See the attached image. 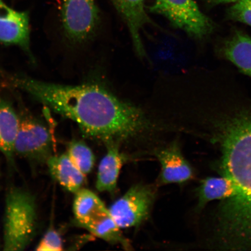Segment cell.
<instances>
[{
  "label": "cell",
  "mask_w": 251,
  "mask_h": 251,
  "mask_svg": "<svg viewBox=\"0 0 251 251\" xmlns=\"http://www.w3.org/2000/svg\"><path fill=\"white\" fill-rule=\"evenodd\" d=\"M224 51L229 61L251 77V37L237 31L225 43Z\"/></svg>",
  "instance_id": "obj_16"
},
{
  "label": "cell",
  "mask_w": 251,
  "mask_h": 251,
  "mask_svg": "<svg viewBox=\"0 0 251 251\" xmlns=\"http://www.w3.org/2000/svg\"><path fill=\"white\" fill-rule=\"evenodd\" d=\"M149 9L195 38H202L212 30L211 21L194 0H152Z\"/></svg>",
  "instance_id": "obj_4"
},
{
  "label": "cell",
  "mask_w": 251,
  "mask_h": 251,
  "mask_svg": "<svg viewBox=\"0 0 251 251\" xmlns=\"http://www.w3.org/2000/svg\"><path fill=\"white\" fill-rule=\"evenodd\" d=\"M228 14L233 20L251 26V0H239L229 9Z\"/></svg>",
  "instance_id": "obj_20"
},
{
  "label": "cell",
  "mask_w": 251,
  "mask_h": 251,
  "mask_svg": "<svg viewBox=\"0 0 251 251\" xmlns=\"http://www.w3.org/2000/svg\"><path fill=\"white\" fill-rule=\"evenodd\" d=\"M129 30L135 51L140 57L146 55L141 31L147 24L152 23L146 9V0H111Z\"/></svg>",
  "instance_id": "obj_10"
},
{
  "label": "cell",
  "mask_w": 251,
  "mask_h": 251,
  "mask_svg": "<svg viewBox=\"0 0 251 251\" xmlns=\"http://www.w3.org/2000/svg\"><path fill=\"white\" fill-rule=\"evenodd\" d=\"M0 178H1V171H0Z\"/></svg>",
  "instance_id": "obj_23"
},
{
  "label": "cell",
  "mask_w": 251,
  "mask_h": 251,
  "mask_svg": "<svg viewBox=\"0 0 251 251\" xmlns=\"http://www.w3.org/2000/svg\"><path fill=\"white\" fill-rule=\"evenodd\" d=\"M200 136L215 150L219 174L237 190L216 210L212 243L221 250L251 249V111L218 119Z\"/></svg>",
  "instance_id": "obj_1"
},
{
  "label": "cell",
  "mask_w": 251,
  "mask_h": 251,
  "mask_svg": "<svg viewBox=\"0 0 251 251\" xmlns=\"http://www.w3.org/2000/svg\"><path fill=\"white\" fill-rule=\"evenodd\" d=\"M37 226L35 197L25 188H11L5 198L2 250H26L36 237Z\"/></svg>",
  "instance_id": "obj_3"
},
{
  "label": "cell",
  "mask_w": 251,
  "mask_h": 251,
  "mask_svg": "<svg viewBox=\"0 0 251 251\" xmlns=\"http://www.w3.org/2000/svg\"><path fill=\"white\" fill-rule=\"evenodd\" d=\"M155 197L153 186L134 185L112 204L109 211L121 228L136 227L148 218Z\"/></svg>",
  "instance_id": "obj_5"
},
{
  "label": "cell",
  "mask_w": 251,
  "mask_h": 251,
  "mask_svg": "<svg viewBox=\"0 0 251 251\" xmlns=\"http://www.w3.org/2000/svg\"><path fill=\"white\" fill-rule=\"evenodd\" d=\"M12 81L53 111L76 122L87 137L106 144H119L154 127L142 110L98 84L61 85L24 77H14Z\"/></svg>",
  "instance_id": "obj_2"
},
{
  "label": "cell",
  "mask_w": 251,
  "mask_h": 251,
  "mask_svg": "<svg viewBox=\"0 0 251 251\" xmlns=\"http://www.w3.org/2000/svg\"><path fill=\"white\" fill-rule=\"evenodd\" d=\"M1 248H3L2 241H0V249Z\"/></svg>",
  "instance_id": "obj_22"
},
{
  "label": "cell",
  "mask_w": 251,
  "mask_h": 251,
  "mask_svg": "<svg viewBox=\"0 0 251 251\" xmlns=\"http://www.w3.org/2000/svg\"><path fill=\"white\" fill-rule=\"evenodd\" d=\"M155 155L161 168L158 178L160 185L182 184L195 177L192 166L185 158L177 143L156 151Z\"/></svg>",
  "instance_id": "obj_9"
},
{
  "label": "cell",
  "mask_w": 251,
  "mask_h": 251,
  "mask_svg": "<svg viewBox=\"0 0 251 251\" xmlns=\"http://www.w3.org/2000/svg\"><path fill=\"white\" fill-rule=\"evenodd\" d=\"M61 15L65 33L74 42L92 36L99 21L95 0H63Z\"/></svg>",
  "instance_id": "obj_7"
},
{
  "label": "cell",
  "mask_w": 251,
  "mask_h": 251,
  "mask_svg": "<svg viewBox=\"0 0 251 251\" xmlns=\"http://www.w3.org/2000/svg\"><path fill=\"white\" fill-rule=\"evenodd\" d=\"M213 4H226V3H235L239 0H207Z\"/></svg>",
  "instance_id": "obj_21"
},
{
  "label": "cell",
  "mask_w": 251,
  "mask_h": 251,
  "mask_svg": "<svg viewBox=\"0 0 251 251\" xmlns=\"http://www.w3.org/2000/svg\"><path fill=\"white\" fill-rule=\"evenodd\" d=\"M126 157L119 144H107V151L101 159L97 172L96 187L100 192L114 193L117 189L119 174Z\"/></svg>",
  "instance_id": "obj_11"
},
{
  "label": "cell",
  "mask_w": 251,
  "mask_h": 251,
  "mask_svg": "<svg viewBox=\"0 0 251 251\" xmlns=\"http://www.w3.org/2000/svg\"><path fill=\"white\" fill-rule=\"evenodd\" d=\"M46 164L52 177L65 190L75 194L83 188L86 175L74 164L67 153L52 155Z\"/></svg>",
  "instance_id": "obj_12"
},
{
  "label": "cell",
  "mask_w": 251,
  "mask_h": 251,
  "mask_svg": "<svg viewBox=\"0 0 251 251\" xmlns=\"http://www.w3.org/2000/svg\"><path fill=\"white\" fill-rule=\"evenodd\" d=\"M0 42L18 46L30 53L29 14L15 10L3 0H0Z\"/></svg>",
  "instance_id": "obj_8"
},
{
  "label": "cell",
  "mask_w": 251,
  "mask_h": 251,
  "mask_svg": "<svg viewBox=\"0 0 251 251\" xmlns=\"http://www.w3.org/2000/svg\"><path fill=\"white\" fill-rule=\"evenodd\" d=\"M61 235L54 228H50L37 246L38 251H60L63 250Z\"/></svg>",
  "instance_id": "obj_19"
},
{
  "label": "cell",
  "mask_w": 251,
  "mask_h": 251,
  "mask_svg": "<svg viewBox=\"0 0 251 251\" xmlns=\"http://www.w3.org/2000/svg\"><path fill=\"white\" fill-rule=\"evenodd\" d=\"M21 119L10 103L0 99V152L9 160L15 155L14 147Z\"/></svg>",
  "instance_id": "obj_15"
},
{
  "label": "cell",
  "mask_w": 251,
  "mask_h": 251,
  "mask_svg": "<svg viewBox=\"0 0 251 251\" xmlns=\"http://www.w3.org/2000/svg\"><path fill=\"white\" fill-rule=\"evenodd\" d=\"M52 133L42 122L32 118L21 119L14 153L29 161L47 163L53 154Z\"/></svg>",
  "instance_id": "obj_6"
},
{
  "label": "cell",
  "mask_w": 251,
  "mask_h": 251,
  "mask_svg": "<svg viewBox=\"0 0 251 251\" xmlns=\"http://www.w3.org/2000/svg\"><path fill=\"white\" fill-rule=\"evenodd\" d=\"M197 210L201 212L214 201H226L237 196V190L233 182L224 176L208 177L200 181L197 188Z\"/></svg>",
  "instance_id": "obj_13"
},
{
  "label": "cell",
  "mask_w": 251,
  "mask_h": 251,
  "mask_svg": "<svg viewBox=\"0 0 251 251\" xmlns=\"http://www.w3.org/2000/svg\"><path fill=\"white\" fill-rule=\"evenodd\" d=\"M73 211L75 221L80 227L84 228L109 209L95 193L82 188L75 193Z\"/></svg>",
  "instance_id": "obj_14"
},
{
  "label": "cell",
  "mask_w": 251,
  "mask_h": 251,
  "mask_svg": "<svg viewBox=\"0 0 251 251\" xmlns=\"http://www.w3.org/2000/svg\"><path fill=\"white\" fill-rule=\"evenodd\" d=\"M84 228L106 242L121 244L126 249L130 248L129 243L122 235L121 228L118 226L109 211Z\"/></svg>",
  "instance_id": "obj_17"
},
{
  "label": "cell",
  "mask_w": 251,
  "mask_h": 251,
  "mask_svg": "<svg viewBox=\"0 0 251 251\" xmlns=\"http://www.w3.org/2000/svg\"><path fill=\"white\" fill-rule=\"evenodd\" d=\"M67 155L72 162L84 175L92 172L95 164V156L86 144L75 140L69 144Z\"/></svg>",
  "instance_id": "obj_18"
}]
</instances>
